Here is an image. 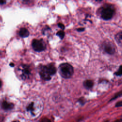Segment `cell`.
<instances>
[{
    "mask_svg": "<svg viewBox=\"0 0 122 122\" xmlns=\"http://www.w3.org/2000/svg\"><path fill=\"white\" fill-rule=\"evenodd\" d=\"M32 46L35 51L38 52L43 51L46 48V45L42 40H33Z\"/></svg>",
    "mask_w": 122,
    "mask_h": 122,
    "instance_id": "cell-3",
    "label": "cell"
},
{
    "mask_svg": "<svg viewBox=\"0 0 122 122\" xmlns=\"http://www.w3.org/2000/svg\"><path fill=\"white\" fill-rule=\"evenodd\" d=\"M45 67L47 71L51 76L54 74L56 73V69L53 64H49L46 66H45Z\"/></svg>",
    "mask_w": 122,
    "mask_h": 122,
    "instance_id": "cell-6",
    "label": "cell"
},
{
    "mask_svg": "<svg viewBox=\"0 0 122 122\" xmlns=\"http://www.w3.org/2000/svg\"><path fill=\"white\" fill-rule=\"evenodd\" d=\"M1 85H2V82H1V80H0V88L1 87Z\"/></svg>",
    "mask_w": 122,
    "mask_h": 122,
    "instance_id": "cell-22",
    "label": "cell"
},
{
    "mask_svg": "<svg viewBox=\"0 0 122 122\" xmlns=\"http://www.w3.org/2000/svg\"><path fill=\"white\" fill-rule=\"evenodd\" d=\"M19 35L21 37L25 38L26 37H28L29 35V32L28 30L27 29L24 28H21L20 30H19Z\"/></svg>",
    "mask_w": 122,
    "mask_h": 122,
    "instance_id": "cell-7",
    "label": "cell"
},
{
    "mask_svg": "<svg viewBox=\"0 0 122 122\" xmlns=\"http://www.w3.org/2000/svg\"><path fill=\"white\" fill-rule=\"evenodd\" d=\"M93 85V82L90 80H87L83 82V86L86 89H90L92 87Z\"/></svg>",
    "mask_w": 122,
    "mask_h": 122,
    "instance_id": "cell-10",
    "label": "cell"
},
{
    "mask_svg": "<svg viewBox=\"0 0 122 122\" xmlns=\"http://www.w3.org/2000/svg\"><path fill=\"white\" fill-rule=\"evenodd\" d=\"M22 72H23V76L24 77H25L26 76L29 75L30 73V70L29 67L27 65H24L23 66Z\"/></svg>",
    "mask_w": 122,
    "mask_h": 122,
    "instance_id": "cell-12",
    "label": "cell"
},
{
    "mask_svg": "<svg viewBox=\"0 0 122 122\" xmlns=\"http://www.w3.org/2000/svg\"><path fill=\"white\" fill-rule=\"evenodd\" d=\"M12 122H20L19 121H13Z\"/></svg>",
    "mask_w": 122,
    "mask_h": 122,
    "instance_id": "cell-24",
    "label": "cell"
},
{
    "mask_svg": "<svg viewBox=\"0 0 122 122\" xmlns=\"http://www.w3.org/2000/svg\"><path fill=\"white\" fill-rule=\"evenodd\" d=\"M96 0V1H102V0Z\"/></svg>",
    "mask_w": 122,
    "mask_h": 122,
    "instance_id": "cell-25",
    "label": "cell"
},
{
    "mask_svg": "<svg viewBox=\"0 0 122 122\" xmlns=\"http://www.w3.org/2000/svg\"><path fill=\"white\" fill-rule=\"evenodd\" d=\"M104 122H109V121H105Z\"/></svg>",
    "mask_w": 122,
    "mask_h": 122,
    "instance_id": "cell-26",
    "label": "cell"
},
{
    "mask_svg": "<svg viewBox=\"0 0 122 122\" xmlns=\"http://www.w3.org/2000/svg\"><path fill=\"white\" fill-rule=\"evenodd\" d=\"M122 74V66H121L118 70V71L115 72V74L117 76H121Z\"/></svg>",
    "mask_w": 122,
    "mask_h": 122,
    "instance_id": "cell-14",
    "label": "cell"
},
{
    "mask_svg": "<svg viewBox=\"0 0 122 122\" xmlns=\"http://www.w3.org/2000/svg\"><path fill=\"white\" fill-rule=\"evenodd\" d=\"M12 0H0V8H3L9 5Z\"/></svg>",
    "mask_w": 122,
    "mask_h": 122,
    "instance_id": "cell-9",
    "label": "cell"
},
{
    "mask_svg": "<svg viewBox=\"0 0 122 122\" xmlns=\"http://www.w3.org/2000/svg\"><path fill=\"white\" fill-rule=\"evenodd\" d=\"M103 48L104 51L109 54H112L115 52V46L111 41H105L103 44Z\"/></svg>",
    "mask_w": 122,
    "mask_h": 122,
    "instance_id": "cell-4",
    "label": "cell"
},
{
    "mask_svg": "<svg viewBox=\"0 0 122 122\" xmlns=\"http://www.w3.org/2000/svg\"><path fill=\"white\" fill-rule=\"evenodd\" d=\"M115 40L118 43V44H119L120 46L122 45V31L119 32L115 36Z\"/></svg>",
    "mask_w": 122,
    "mask_h": 122,
    "instance_id": "cell-11",
    "label": "cell"
},
{
    "mask_svg": "<svg viewBox=\"0 0 122 122\" xmlns=\"http://www.w3.org/2000/svg\"><path fill=\"white\" fill-rule=\"evenodd\" d=\"M40 122H51V121L47 118H43L41 120Z\"/></svg>",
    "mask_w": 122,
    "mask_h": 122,
    "instance_id": "cell-17",
    "label": "cell"
},
{
    "mask_svg": "<svg viewBox=\"0 0 122 122\" xmlns=\"http://www.w3.org/2000/svg\"><path fill=\"white\" fill-rule=\"evenodd\" d=\"M40 74L41 77L46 81H49L51 79V75L47 71L45 66L41 67L40 71Z\"/></svg>",
    "mask_w": 122,
    "mask_h": 122,
    "instance_id": "cell-5",
    "label": "cell"
},
{
    "mask_svg": "<svg viewBox=\"0 0 122 122\" xmlns=\"http://www.w3.org/2000/svg\"><path fill=\"white\" fill-rule=\"evenodd\" d=\"M10 65L11 66H12V67H13V66H14V64H13V63H11V64H10Z\"/></svg>",
    "mask_w": 122,
    "mask_h": 122,
    "instance_id": "cell-23",
    "label": "cell"
},
{
    "mask_svg": "<svg viewBox=\"0 0 122 122\" xmlns=\"http://www.w3.org/2000/svg\"><path fill=\"white\" fill-rule=\"evenodd\" d=\"M64 35H65V33H64V31L62 30L59 31L57 33V35H58L61 39H62L64 38Z\"/></svg>",
    "mask_w": 122,
    "mask_h": 122,
    "instance_id": "cell-13",
    "label": "cell"
},
{
    "mask_svg": "<svg viewBox=\"0 0 122 122\" xmlns=\"http://www.w3.org/2000/svg\"><path fill=\"white\" fill-rule=\"evenodd\" d=\"M114 13V9L111 5L103 7L101 10V17L105 20H109L112 17Z\"/></svg>",
    "mask_w": 122,
    "mask_h": 122,
    "instance_id": "cell-2",
    "label": "cell"
},
{
    "mask_svg": "<svg viewBox=\"0 0 122 122\" xmlns=\"http://www.w3.org/2000/svg\"><path fill=\"white\" fill-rule=\"evenodd\" d=\"M58 26H59L61 29H62V30H64V25H63V24H62V23H58Z\"/></svg>",
    "mask_w": 122,
    "mask_h": 122,
    "instance_id": "cell-18",
    "label": "cell"
},
{
    "mask_svg": "<svg viewBox=\"0 0 122 122\" xmlns=\"http://www.w3.org/2000/svg\"><path fill=\"white\" fill-rule=\"evenodd\" d=\"M122 105V102L120 101L116 104V107H121Z\"/></svg>",
    "mask_w": 122,
    "mask_h": 122,
    "instance_id": "cell-20",
    "label": "cell"
},
{
    "mask_svg": "<svg viewBox=\"0 0 122 122\" xmlns=\"http://www.w3.org/2000/svg\"><path fill=\"white\" fill-rule=\"evenodd\" d=\"M33 103L32 102L31 104H29V106L27 107V109L28 111H32L33 110Z\"/></svg>",
    "mask_w": 122,
    "mask_h": 122,
    "instance_id": "cell-16",
    "label": "cell"
},
{
    "mask_svg": "<svg viewBox=\"0 0 122 122\" xmlns=\"http://www.w3.org/2000/svg\"><path fill=\"white\" fill-rule=\"evenodd\" d=\"M59 71L61 75L64 78H70L73 73L72 66L68 63H63L60 65Z\"/></svg>",
    "mask_w": 122,
    "mask_h": 122,
    "instance_id": "cell-1",
    "label": "cell"
},
{
    "mask_svg": "<svg viewBox=\"0 0 122 122\" xmlns=\"http://www.w3.org/2000/svg\"><path fill=\"white\" fill-rule=\"evenodd\" d=\"M121 92H120L119 93H118V94H117V95H116V96H115L114 97H113V98L111 100H114V99H115L116 98H117V97H118L119 96H121Z\"/></svg>",
    "mask_w": 122,
    "mask_h": 122,
    "instance_id": "cell-19",
    "label": "cell"
},
{
    "mask_svg": "<svg viewBox=\"0 0 122 122\" xmlns=\"http://www.w3.org/2000/svg\"><path fill=\"white\" fill-rule=\"evenodd\" d=\"M84 30V28H79L77 29V30L78 31H83Z\"/></svg>",
    "mask_w": 122,
    "mask_h": 122,
    "instance_id": "cell-21",
    "label": "cell"
},
{
    "mask_svg": "<svg viewBox=\"0 0 122 122\" xmlns=\"http://www.w3.org/2000/svg\"><path fill=\"white\" fill-rule=\"evenodd\" d=\"M22 3L24 4H30L32 2L33 0H21Z\"/></svg>",
    "mask_w": 122,
    "mask_h": 122,
    "instance_id": "cell-15",
    "label": "cell"
},
{
    "mask_svg": "<svg viewBox=\"0 0 122 122\" xmlns=\"http://www.w3.org/2000/svg\"><path fill=\"white\" fill-rule=\"evenodd\" d=\"M13 104L11 103L8 102L6 101L3 102L2 103V107L5 110L11 109L13 107Z\"/></svg>",
    "mask_w": 122,
    "mask_h": 122,
    "instance_id": "cell-8",
    "label": "cell"
}]
</instances>
